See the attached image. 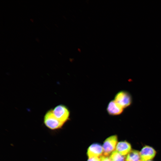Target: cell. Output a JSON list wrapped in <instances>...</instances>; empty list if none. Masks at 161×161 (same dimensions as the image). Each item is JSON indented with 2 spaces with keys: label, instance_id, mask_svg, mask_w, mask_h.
Here are the masks:
<instances>
[{
  "label": "cell",
  "instance_id": "12",
  "mask_svg": "<svg viewBox=\"0 0 161 161\" xmlns=\"http://www.w3.org/2000/svg\"><path fill=\"white\" fill-rule=\"evenodd\" d=\"M101 161H112L109 157L108 156H102L100 157Z\"/></svg>",
  "mask_w": 161,
  "mask_h": 161
},
{
  "label": "cell",
  "instance_id": "9",
  "mask_svg": "<svg viewBox=\"0 0 161 161\" xmlns=\"http://www.w3.org/2000/svg\"><path fill=\"white\" fill-rule=\"evenodd\" d=\"M125 161H142L140 152L133 150L127 155Z\"/></svg>",
  "mask_w": 161,
  "mask_h": 161
},
{
  "label": "cell",
  "instance_id": "6",
  "mask_svg": "<svg viewBox=\"0 0 161 161\" xmlns=\"http://www.w3.org/2000/svg\"><path fill=\"white\" fill-rule=\"evenodd\" d=\"M142 161L151 160L155 156L156 152L152 147L148 145H145L140 152Z\"/></svg>",
  "mask_w": 161,
  "mask_h": 161
},
{
  "label": "cell",
  "instance_id": "2",
  "mask_svg": "<svg viewBox=\"0 0 161 161\" xmlns=\"http://www.w3.org/2000/svg\"><path fill=\"white\" fill-rule=\"evenodd\" d=\"M52 110L57 118L64 124L69 119L70 112L65 106L59 105L52 109Z\"/></svg>",
  "mask_w": 161,
  "mask_h": 161
},
{
  "label": "cell",
  "instance_id": "7",
  "mask_svg": "<svg viewBox=\"0 0 161 161\" xmlns=\"http://www.w3.org/2000/svg\"><path fill=\"white\" fill-rule=\"evenodd\" d=\"M107 111L110 115H117L122 113L123 109L114 100L109 102L107 107Z\"/></svg>",
  "mask_w": 161,
  "mask_h": 161
},
{
  "label": "cell",
  "instance_id": "5",
  "mask_svg": "<svg viewBox=\"0 0 161 161\" xmlns=\"http://www.w3.org/2000/svg\"><path fill=\"white\" fill-rule=\"evenodd\" d=\"M103 153L102 146L98 143H94L89 147L86 154L88 158L92 157H100L102 156Z\"/></svg>",
  "mask_w": 161,
  "mask_h": 161
},
{
  "label": "cell",
  "instance_id": "11",
  "mask_svg": "<svg viewBox=\"0 0 161 161\" xmlns=\"http://www.w3.org/2000/svg\"><path fill=\"white\" fill-rule=\"evenodd\" d=\"M87 161H101L100 157H92L88 158Z\"/></svg>",
  "mask_w": 161,
  "mask_h": 161
},
{
  "label": "cell",
  "instance_id": "1",
  "mask_svg": "<svg viewBox=\"0 0 161 161\" xmlns=\"http://www.w3.org/2000/svg\"><path fill=\"white\" fill-rule=\"evenodd\" d=\"M43 121L46 127L52 130L61 129L64 124L55 116L52 109L48 110L45 113Z\"/></svg>",
  "mask_w": 161,
  "mask_h": 161
},
{
  "label": "cell",
  "instance_id": "8",
  "mask_svg": "<svg viewBox=\"0 0 161 161\" xmlns=\"http://www.w3.org/2000/svg\"><path fill=\"white\" fill-rule=\"evenodd\" d=\"M131 150V144L126 141L118 142L115 148V151L124 156L127 155Z\"/></svg>",
  "mask_w": 161,
  "mask_h": 161
},
{
  "label": "cell",
  "instance_id": "13",
  "mask_svg": "<svg viewBox=\"0 0 161 161\" xmlns=\"http://www.w3.org/2000/svg\"><path fill=\"white\" fill-rule=\"evenodd\" d=\"M152 161L151 160H147V161Z\"/></svg>",
  "mask_w": 161,
  "mask_h": 161
},
{
  "label": "cell",
  "instance_id": "10",
  "mask_svg": "<svg viewBox=\"0 0 161 161\" xmlns=\"http://www.w3.org/2000/svg\"><path fill=\"white\" fill-rule=\"evenodd\" d=\"M109 157L112 161H125V156L115 150L110 154Z\"/></svg>",
  "mask_w": 161,
  "mask_h": 161
},
{
  "label": "cell",
  "instance_id": "4",
  "mask_svg": "<svg viewBox=\"0 0 161 161\" xmlns=\"http://www.w3.org/2000/svg\"><path fill=\"white\" fill-rule=\"evenodd\" d=\"M114 100L123 109L129 106L132 102L131 95L125 91L118 92L115 96Z\"/></svg>",
  "mask_w": 161,
  "mask_h": 161
},
{
  "label": "cell",
  "instance_id": "3",
  "mask_svg": "<svg viewBox=\"0 0 161 161\" xmlns=\"http://www.w3.org/2000/svg\"><path fill=\"white\" fill-rule=\"evenodd\" d=\"M117 143L118 138L117 135H112L107 138L102 145L104 155L108 156L110 155L115 149Z\"/></svg>",
  "mask_w": 161,
  "mask_h": 161
}]
</instances>
